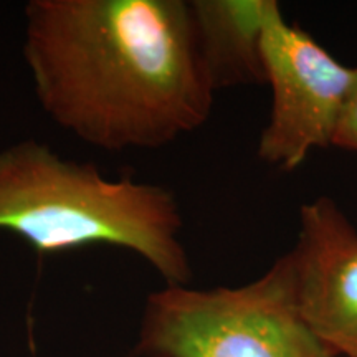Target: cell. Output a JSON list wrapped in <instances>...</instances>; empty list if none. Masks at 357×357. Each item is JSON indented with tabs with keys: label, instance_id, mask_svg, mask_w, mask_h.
I'll return each mask as SVG.
<instances>
[{
	"label": "cell",
	"instance_id": "cell-6",
	"mask_svg": "<svg viewBox=\"0 0 357 357\" xmlns=\"http://www.w3.org/2000/svg\"><path fill=\"white\" fill-rule=\"evenodd\" d=\"M275 0H190L192 20L212 88L265 83L263 37Z\"/></svg>",
	"mask_w": 357,
	"mask_h": 357
},
{
	"label": "cell",
	"instance_id": "cell-5",
	"mask_svg": "<svg viewBox=\"0 0 357 357\" xmlns=\"http://www.w3.org/2000/svg\"><path fill=\"white\" fill-rule=\"evenodd\" d=\"M303 318L336 357H357V230L329 197L300 211L289 252Z\"/></svg>",
	"mask_w": 357,
	"mask_h": 357
},
{
	"label": "cell",
	"instance_id": "cell-3",
	"mask_svg": "<svg viewBox=\"0 0 357 357\" xmlns=\"http://www.w3.org/2000/svg\"><path fill=\"white\" fill-rule=\"evenodd\" d=\"M139 357H336L303 318L289 253L242 287L149 294Z\"/></svg>",
	"mask_w": 357,
	"mask_h": 357
},
{
	"label": "cell",
	"instance_id": "cell-7",
	"mask_svg": "<svg viewBox=\"0 0 357 357\" xmlns=\"http://www.w3.org/2000/svg\"><path fill=\"white\" fill-rule=\"evenodd\" d=\"M333 146L357 153V77L342 111Z\"/></svg>",
	"mask_w": 357,
	"mask_h": 357
},
{
	"label": "cell",
	"instance_id": "cell-2",
	"mask_svg": "<svg viewBox=\"0 0 357 357\" xmlns=\"http://www.w3.org/2000/svg\"><path fill=\"white\" fill-rule=\"evenodd\" d=\"M182 225L166 187L113 181L37 139L0 149V231L24 238L38 255L108 245L136 253L167 287H185L192 265Z\"/></svg>",
	"mask_w": 357,
	"mask_h": 357
},
{
	"label": "cell",
	"instance_id": "cell-1",
	"mask_svg": "<svg viewBox=\"0 0 357 357\" xmlns=\"http://www.w3.org/2000/svg\"><path fill=\"white\" fill-rule=\"evenodd\" d=\"M24 15L35 98L79 141L155 149L211 118L215 89L185 0H30Z\"/></svg>",
	"mask_w": 357,
	"mask_h": 357
},
{
	"label": "cell",
	"instance_id": "cell-4",
	"mask_svg": "<svg viewBox=\"0 0 357 357\" xmlns=\"http://www.w3.org/2000/svg\"><path fill=\"white\" fill-rule=\"evenodd\" d=\"M263 66L271 111L258 158L294 171L312 151L334 144L357 66L342 65L310 33L289 24L276 0L265 25Z\"/></svg>",
	"mask_w": 357,
	"mask_h": 357
}]
</instances>
